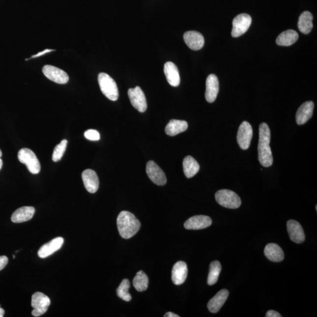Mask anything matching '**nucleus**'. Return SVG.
Returning a JSON list of instances; mask_svg holds the SVG:
<instances>
[{"label":"nucleus","instance_id":"1","mask_svg":"<svg viewBox=\"0 0 317 317\" xmlns=\"http://www.w3.org/2000/svg\"><path fill=\"white\" fill-rule=\"evenodd\" d=\"M271 132L267 123H262L259 126L258 155L262 167L268 168L273 165V158L270 146Z\"/></svg>","mask_w":317,"mask_h":317},{"label":"nucleus","instance_id":"2","mask_svg":"<svg viewBox=\"0 0 317 317\" xmlns=\"http://www.w3.org/2000/svg\"><path fill=\"white\" fill-rule=\"evenodd\" d=\"M117 226L120 236L129 239L137 233L141 225L140 220L132 213L122 211L117 216Z\"/></svg>","mask_w":317,"mask_h":317},{"label":"nucleus","instance_id":"3","mask_svg":"<svg viewBox=\"0 0 317 317\" xmlns=\"http://www.w3.org/2000/svg\"><path fill=\"white\" fill-rule=\"evenodd\" d=\"M98 79L102 93L110 100L116 101L119 98V90L113 78L108 74L101 72L98 75Z\"/></svg>","mask_w":317,"mask_h":317},{"label":"nucleus","instance_id":"4","mask_svg":"<svg viewBox=\"0 0 317 317\" xmlns=\"http://www.w3.org/2000/svg\"><path fill=\"white\" fill-rule=\"evenodd\" d=\"M215 199L220 205L229 209H237L241 204L239 196L230 190H219L216 193Z\"/></svg>","mask_w":317,"mask_h":317},{"label":"nucleus","instance_id":"5","mask_svg":"<svg viewBox=\"0 0 317 317\" xmlns=\"http://www.w3.org/2000/svg\"><path fill=\"white\" fill-rule=\"evenodd\" d=\"M18 159L21 164L26 165L30 173L38 174L41 171V165L37 156L31 149L23 148L18 153Z\"/></svg>","mask_w":317,"mask_h":317},{"label":"nucleus","instance_id":"6","mask_svg":"<svg viewBox=\"0 0 317 317\" xmlns=\"http://www.w3.org/2000/svg\"><path fill=\"white\" fill-rule=\"evenodd\" d=\"M51 304L49 297L42 292H35L32 296L31 306L34 310L32 315L34 317H40L47 312Z\"/></svg>","mask_w":317,"mask_h":317},{"label":"nucleus","instance_id":"7","mask_svg":"<svg viewBox=\"0 0 317 317\" xmlns=\"http://www.w3.org/2000/svg\"><path fill=\"white\" fill-rule=\"evenodd\" d=\"M252 22L250 15L244 13L238 15L232 21V37L237 38L244 34L250 28Z\"/></svg>","mask_w":317,"mask_h":317},{"label":"nucleus","instance_id":"8","mask_svg":"<svg viewBox=\"0 0 317 317\" xmlns=\"http://www.w3.org/2000/svg\"><path fill=\"white\" fill-rule=\"evenodd\" d=\"M128 94L130 101L135 109L140 112L144 113L147 110V105L145 95L140 86L135 88H130Z\"/></svg>","mask_w":317,"mask_h":317},{"label":"nucleus","instance_id":"9","mask_svg":"<svg viewBox=\"0 0 317 317\" xmlns=\"http://www.w3.org/2000/svg\"><path fill=\"white\" fill-rule=\"evenodd\" d=\"M253 138V129L248 122L241 123L238 129L237 140L241 149L246 150L250 147Z\"/></svg>","mask_w":317,"mask_h":317},{"label":"nucleus","instance_id":"10","mask_svg":"<svg viewBox=\"0 0 317 317\" xmlns=\"http://www.w3.org/2000/svg\"><path fill=\"white\" fill-rule=\"evenodd\" d=\"M146 173L152 182L159 186H164L167 182V177L161 168L153 161H149L146 165Z\"/></svg>","mask_w":317,"mask_h":317},{"label":"nucleus","instance_id":"11","mask_svg":"<svg viewBox=\"0 0 317 317\" xmlns=\"http://www.w3.org/2000/svg\"><path fill=\"white\" fill-rule=\"evenodd\" d=\"M42 72L48 79L59 84H65L69 81L68 75L62 69L52 65H45L42 68Z\"/></svg>","mask_w":317,"mask_h":317},{"label":"nucleus","instance_id":"12","mask_svg":"<svg viewBox=\"0 0 317 317\" xmlns=\"http://www.w3.org/2000/svg\"><path fill=\"white\" fill-rule=\"evenodd\" d=\"M212 224V220L210 217L204 215H198L190 217L184 224L188 230H201L209 227Z\"/></svg>","mask_w":317,"mask_h":317},{"label":"nucleus","instance_id":"13","mask_svg":"<svg viewBox=\"0 0 317 317\" xmlns=\"http://www.w3.org/2000/svg\"><path fill=\"white\" fill-rule=\"evenodd\" d=\"M219 91V82L216 75L210 74L207 77L206 83L205 98L209 103L215 101Z\"/></svg>","mask_w":317,"mask_h":317},{"label":"nucleus","instance_id":"14","mask_svg":"<svg viewBox=\"0 0 317 317\" xmlns=\"http://www.w3.org/2000/svg\"><path fill=\"white\" fill-rule=\"evenodd\" d=\"M184 41L190 49L201 50L204 44V38L201 33L195 31H187L183 35Z\"/></svg>","mask_w":317,"mask_h":317},{"label":"nucleus","instance_id":"15","mask_svg":"<svg viewBox=\"0 0 317 317\" xmlns=\"http://www.w3.org/2000/svg\"><path fill=\"white\" fill-rule=\"evenodd\" d=\"M314 108L315 104L313 101L304 102L299 107L295 115L296 122L298 125H304L312 118Z\"/></svg>","mask_w":317,"mask_h":317},{"label":"nucleus","instance_id":"16","mask_svg":"<svg viewBox=\"0 0 317 317\" xmlns=\"http://www.w3.org/2000/svg\"><path fill=\"white\" fill-rule=\"evenodd\" d=\"M289 238L293 242L301 244L305 240V234L302 226L298 222L289 220L287 223Z\"/></svg>","mask_w":317,"mask_h":317},{"label":"nucleus","instance_id":"17","mask_svg":"<svg viewBox=\"0 0 317 317\" xmlns=\"http://www.w3.org/2000/svg\"><path fill=\"white\" fill-rule=\"evenodd\" d=\"M82 178L85 188L90 193L98 191L99 182L97 174L92 169H86L82 173Z\"/></svg>","mask_w":317,"mask_h":317},{"label":"nucleus","instance_id":"18","mask_svg":"<svg viewBox=\"0 0 317 317\" xmlns=\"http://www.w3.org/2000/svg\"><path fill=\"white\" fill-rule=\"evenodd\" d=\"M188 269L186 262L178 261L173 265L172 271V280L175 285H182L188 276Z\"/></svg>","mask_w":317,"mask_h":317},{"label":"nucleus","instance_id":"19","mask_svg":"<svg viewBox=\"0 0 317 317\" xmlns=\"http://www.w3.org/2000/svg\"><path fill=\"white\" fill-rule=\"evenodd\" d=\"M63 242H64L63 238L58 237L54 238L50 242L44 244L38 250V255L39 258L45 259L53 255L54 253L61 248Z\"/></svg>","mask_w":317,"mask_h":317},{"label":"nucleus","instance_id":"20","mask_svg":"<svg viewBox=\"0 0 317 317\" xmlns=\"http://www.w3.org/2000/svg\"><path fill=\"white\" fill-rule=\"evenodd\" d=\"M228 289H223L214 296L207 304L208 309L211 313H217L221 309L229 297Z\"/></svg>","mask_w":317,"mask_h":317},{"label":"nucleus","instance_id":"21","mask_svg":"<svg viewBox=\"0 0 317 317\" xmlns=\"http://www.w3.org/2000/svg\"><path fill=\"white\" fill-rule=\"evenodd\" d=\"M164 72L168 82L171 86L176 87L179 86L180 78L179 70L176 65L172 62H167L164 65Z\"/></svg>","mask_w":317,"mask_h":317},{"label":"nucleus","instance_id":"22","mask_svg":"<svg viewBox=\"0 0 317 317\" xmlns=\"http://www.w3.org/2000/svg\"><path fill=\"white\" fill-rule=\"evenodd\" d=\"M34 207L24 206L14 211L11 216V221L15 223H20L29 221L35 213Z\"/></svg>","mask_w":317,"mask_h":317},{"label":"nucleus","instance_id":"23","mask_svg":"<svg viewBox=\"0 0 317 317\" xmlns=\"http://www.w3.org/2000/svg\"><path fill=\"white\" fill-rule=\"evenodd\" d=\"M264 255L270 261L273 262L282 261L285 259L283 250L277 244H267L264 249Z\"/></svg>","mask_w":317,"mask_h":317},{"label":"nucleus","instance_id":"24","mask_svg":"<svg viewBox=\"0 0 317 317\" xmlns=\"http://www.w3.org/2000/svg\"><path fill=\"white\" fill-rule=\"evenodd\" d=\"M188 128V123L185 120L172 119L166 126L165 132L171 137L185 132Z\"/></svg>","mask_w":317,"mask_h":317},{"label":"nucleus","instance_id":"25","mask_svg":"<svg viewBox=\"0 0 317 317\" xmlns=\"http://www.w3.org/2000/svg\"><path fill=\"white\" fill-rule=\"evenodd\" d=\"M313 16L310 12L306 11L300 15L298 22V28L304 34L312 31L313 27Z\"/></svg>","mask_w":317,"mask_h":317},{"label":"nucleus","instance_id":"26","mask_svg":"<svg viewBox=\"0 0 317 317\" xmlns=\"http://www.w3.org/2000/svg\"><path fill=\"white\" fill-rule=\"evenodd\" d=\"M298 34L293 29H288L281 33L276 39V43L280 46H290L298 40Z\"/></svg>","mask_w":317,"mask_h":317},{"label":"nucleus","instance_id":"27","mask_svg":"<svg viewBox=\"0 0 317 317\" xmlns=\"http://www.w3.org/2000/svg\"><path fill=\"white\" fill-rule=\"evenodd\" d=\"M183 167L184 173L188 178L195 176L200 169L198 162L191 156H186L183 159Z\"/></svg>","mask_w":317,"mask_h":317},{"label":"nucleus","instance_id":"28","mask_svg":"<svg viewBox=\"0 0 317 317\" xmlns=\"http://www.w3.org/2000/svg\"><path fill=\"white\" fill-rule=\"evenodd\" d=\"M133 285L138 291H146L149 285V279L147 275L143 271H138L133 280Z\"/></svg>","mask_w":317,"mask_h":317},{"label":"nucleus","instance_id":"29","mask_svg":"<svg viewBox=\"0 0 317 317\" xmlns=\"http://www.w3.org/2000/svg\"><path fill=\"white\" fill-rule=\"evenodd\" d=\"M222 271V265L219 261H214L210 264V270L208 276L207 283L209 286L215 285L218 280Z\"/></svg>","mask_w":317,"mask_h":317},{"label":"nucleus","instance_id":"30","mask_svg":"<svg viewBox=\"0 0 317 317\" xmlns=\"http://www.w3.org/2000/svg\"><path fill=\"white\" fill-rule=\"evenodd\" d=\"M130 288V282L128 279L122 280L121 283L117 288L116 292L118 297L123 300L125 301H130L131 300L132 296L129 293V289Z\"/></svg>","mask_w":317,"mask_h":317},{"label":"nucleus","instance_id":"31","mask_svg":"<svg viewBox=\"0 0 317 317\" xmlns=\"http://www.w3.org/2000/svg\"><path fill=\"white\" fill-rule=\"evenodd\" d=\"M67 144V140H63L54 148L53 154V161L54 162H57L61 159L65 152Z\"/></svg>","mask_w":317,"mask_h":317},{"label":"nucleus","instance_id":"32","mask_svg":"<svg viewBox=\"0 0 317 317\" xmlns=\"http://www.w3.org/2000/svg\"><path fill=\"white\" fill-rule=\"evenodd\" d=\"M84 136L87 140L90 141H98L100 140V134L96 130L89 129L84 133Z\"/></svg>","mask_w":317,"mask_h":317},{"label":"nucleus","instance_id":"33","mask_svg":"<svg viewBox=\"0 0 317 317\" xmlns=\"http://www.w3.org/2000/svg\"><path fill=\"white\" fill-rule=\"evenodd\" d=\"M8 261L7 257L5 256H0V271L2 270L7 265Z\"/></svg>","mask_w":317,"mask_h":317},{"label":"nucleus","instance_id":"34","mask_svg":"<svg viewBox=\"0 0 317 317\" xmlns=\"http://www.w3.org/2000/svg\"><path fill=\"white\" fill-rule=\"evenodd\" d=\"M265 317H282V315H280V313L275 312L274 310H270L268 311V312H267L266 315H265Z\"/></svg>","mask_w":317,"mask_h":317},{"label":"nucleus","instance_id":"35","mask_svg":"<svg viewBox=\"0 0 317 317\" xmlns=\"http://www.w3.org/2000/svg\"><path fill=\"white\" fill-rule=\"evenodd\" d=\"M165 317H179V316H178L176 315V314H174L172 312H168L167 314H165Z\"/></svg>","mask_w":317,"mask_h":317},{"label":"nucleus","instance_id":"36","mask_svg":"<svg viewBox=\"0 0 317 317\" xmlns=\"http://www.w3.org/2000/svg\"><path fill=\"white\" fill-rule=\"evenodd\" d=\"M53 51V50H45L44 51V52L39 53V54H38V55L33 56L32 57H38V56H41V55H43L44 54H45V53H48V52H50V51Z\"/></svg>","mask_w":317,"mask_h":317},{"label":"nucleus","instance_id":"37","mask_svg":"<svg viewBox=\"0 0 317 317\" xmlns=\"http://www.w3.org/2000/svg\"><path fill=\"white\" fill-rule=\"evenodd\" d=\"M2 156V153L1 152V149H0V170H1L2 167V161L1 159V157Z\"/></svg>","mask_w":317,"mask_h":317},{"label":"nucleus","instance_id":"38","mask_svg":"<svg viewBox=\"0 0 317 317\" xmlns=\"http://www.w3.org/2000/svg\"><path fill=\"white\" fill-rule=\"evenodd\" d=\"M4 309H1V307H0V317H2L4 316Z\"/></svg>","mask_w":317,"mask_h":317},{"label":"nucleus","instance_id":"39","mask_svg":"<svg viewBox=\"0 0 317 317\" xmlns=\"http://www.w3.org/2000/svg\"><path fill=\"white\" fill-rule=\"evenodd\" d=\"M13 259H15V256L14 255L13 256Z\"/></svg>","mask_w":317,"mask_h":317}]
</instances>
